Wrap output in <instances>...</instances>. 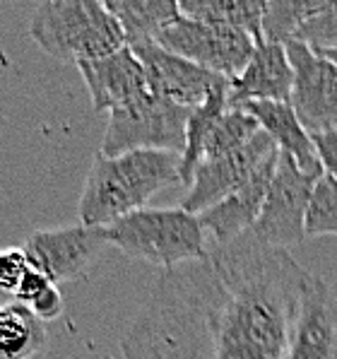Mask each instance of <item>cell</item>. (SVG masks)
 <instances>
[{"instance_id": "1", "label": "cell", "mask_w": 337, "mask_h": 359, "mask_svg": "<svg viewBox=\"0 0 337 359\" xmlns=\"http://www.w3.org/2000/svg\"><path fill=\"white\" fill-rule=\"evenodd\" d=\"M313 275L248 231L162 270L121 340L125 359H287Z\"/></svg>"}, {"instance_id": "2", "label": "cell", "mask_w": 337, "mask_h": 359, "mask_svg": "<svg viewBox=\"0 0 337 359\" xmlns=\"http://www.w3.org/2000/svg\"><path fill=\"white\" fill-rule=\"evenodd\" d=\"M181 181V154L137 150L118 157L97 152L80 196V222L109 227L116 219L142 210L154 193Z\"/></svg>"}, {"instance_id": "3", "label": "cell", "mask_w": 337, "mask_h": 359, "mask_svg": "<svg viewBox=\"0 0 337 359\" xmlns=\"http://www.w3.org/2000/svg\"><path fill=\"white\" fill-rule=\"evenodd\" d=\"M106 244L162 270L191 261H200L209 253L207 231L198 215L184 208H142L102 227Z\"/></svg>"}, {"instance_id": "4", "label": "cell", "mask_w": 337, "mask_h": 359, "mask_svg": "<svg viewBox=\"0 0 337 359\" xmlns=\"http://www.w3.org/2000/svg\"><path fill=\"white\" fill-rule=\"evenodd\" d=\"M29 34L48 56L68 63L106 58L125 46L116 18L97 0H48L32 15Z\"/></svg>"}, {"instance_id": "5", "label": "cell", "mask_w": 337, "mask_h": 359, "mask_svg": "<svg viewBox=\"0 0 337 359\" xmlns=\"http://www.w3.org/2000/svg\"><path fill=\"white\" fill-rule=\"evenodd\" d=\"M191 111L193 109L150 92L147 97L109 114L106 135L99 152L106 157H118V154L137 150L184 154Z\"/></svg>"}, {"instance_id": "6", "label": "cell", "mask_w": 337, "mask_h": 359, "mask_svg": "<svg viewBox=\"0 0 337 359\" xmlns=\"http://www.w3.org/2000/svg\"><path fill=\"white\" fill-rule=\"evenodd\" d=\"M325 176V174H323ZM320 174L303 171L294 157L280 152L277 171L273 176L263 212L251 234L270 248L299 246L306 239V217Z\"/></svg>"}, {"instance_id": "7", "label": "cell", "mask_w": 337, "mask_h": 359, "mask_svg": "<svg viewBox=\"0 0 337 359\" xmlns=\"http://www.w3.org/2000/svg\"><path fill=\"white\" fill-rule=\"evenodd\" d=\"M154 43L226 80H236L244 73L258 46L256 39L246 32L205 25L186 15L171 22Z\"/></svg>"}, {"instance_id": "8", "label": "cell", "mask_w": 337, "mask_h": 359, "mask_svg": "<svg viewBox=\"0 0 337 359\" xmlns=\"http://www.w3.org/2000/svg\"><path fill=\"white\" fill-rule=\"evenodd\" d=\"M287 56L294 68L291 109L311 135L337 130V65L301 41H289Z\"/></svg>"}, {"instance_id": "9", "label": "cell", "mask_w": 337, "mask_h": 359, "mask_svg": "<svg viewBox=\"0 0 337 359\" xmlns=\"http://www.w3.org/2000/svg\"><path fill=\"white\" fill-rule=\"evenodd\" d=\"M102 227H87V224H73L60 229H36L27 236L25 253L29 265L46 275L53 285L77 280L92 268L99 253L104 251Z\"/></svg>"}, {"instance_id": "10", "label": "cell", "mask_w": 337, "mask_h": 359, "mask_svg": "<svg viewBox=\"0 0 337 359\" xmlns=\"http://www.w3.org/2000/svg\"><path fill=\"white\" fill-rule=\"evenodd\" d=\"M275 152H280V147L275 145L268 133L261 130L241 150L202 162L193 174L181 208L191 215H202L205 210L229 198L234 191H239L251 179L253 171Z\"/></svg>"}, {"instance_id": "11", "label": "cell", "mask_w": 337, "mask_h": 359, "mask_svg": "<svg viewBox=\"0 0 337 359\" xmlns=\"http://www.w3.org/2000/svg\"><path fill=\"white\" fill-rule=\"evenodd\" d=\"M132 53L145 65L154 95L171 99L186 109L200 107L214 92L231 87V80L217 73H209V70L176 56L154 41L132 46Z\"/></svg>"}, {"instance_id": "12", "label": "cell", "mask_w": 337, "mask_h": 359, "mask_svg": "<svg viewBox=\"0 0 337 359\" xmlns=\"http://www.w3.org/2000/svg\"><path fill=\"white\" fill-rule=\"evenodd\" d=\"M77 70L85 77L94 111L111 114L152 92L145 65L130 46H123L106 58L82 60L77 63Z\"/></svg>"}, {"instance_id": "13", "label": "cell", "mask_w": 337, "mask_h": 359, "mask_svg": "<svg viewBox=\"0 0 337 359\" xmlns=\"http://www.w3.org/2000/svg\"><path fill=\"white\" fill-rule=\"evenodd\" d=\"M277 162L280 152L270 154L239 191H234L222 203H217V205L205 210L202 215H198L202 227L212 234L217 246L234 244L236 239H241V236L253 229V224L258 222V217L263 212L270 184H273V176L277 171Z\"/></svg>"}, {"instance_id": "14", "label": "cell", "mask_w": 337, "mask_h": 359, "mask_svg": "<svg viewBox=\"0 0 337 359\" xmlns=\"http://www.w3.org/2000/svg\"><path fill=\"white\" fill-rule=\"evenodd\" d=\"M287 359H337V297L318 275L303 294Z\"/></svg>"}, {"instance_id": "15", "label": "cell", "mask_w": 337, "mask_h": 359, "mask_svg": "<svg viewBox=\"0 0 337 359\" xmlns=\"http://www.w3.org/2000/svg\"><path fill=\"white\" fill-rule=\"evenodd\" d=\"M294 87V68L284 43H258L246 70L231 80L229 107L246 102H282L289 104Z\"/></svg>"}, {"instance_id": "16", "label": "cell", "mask_w": 337, "mask_h": 359, "mask_svg": "<svg viewBox=\"0 0 337 359\" xmlns=\"http://www.w3.org/2000/svg\"><path fill=\"white\" fill-rule=\"evenodd\" d=\"M239 109H244L258 121L263 133H268L273 137V142L280 147V152L294 157V162L299 164L303 171L311 174H320L325 171L320 167L318 150L313 145L311 133L303 128V123L296 118L291 104L282 102H246Z\"/></svg>"}, {"instance_id": "17", "label": "cell", "mask_w": 337, "mask_h": 359, "mask_svg": "<svg viewBox=\"0 0 337 359\" xmlns=\"http://www.w3.org/2000/svg\"><path fill=\"white\" fill-rule=\"evenodd\" d=\"M104 8L114 15L125 36V46L152 43L181 15L174 0H106Z\"/></svg>"}, {"instance_id": "18", "label": "cell", "mask_w": 337, "mask_h": 359, "mask_svg": "<svg viewBox=\"0 0 337 359\" xmlns=\"http://www.w3.org/2000/svg\"><path fill=\"white\" fill-rule=\"evenodd\" d=\"M263 5L261 0H181L179 10L205 25L246 32L263 43Z\"/></svg>"}, {"instance_id": "19", "label": "cell", "mask_w": 337, "mask_h": 359, "mask_svg": "<svg viewBox=\"0 0 337 359\" xmlns=\"http://www.w3.org/2000/svg\"><path fill=\"white\" fill-rule=\"evenodd\" d=\"M46 347L43 321L20 302L0 306V359H32Z\"/></svg>"}, {"instance_id": "20", "label": "cell", "mask_w": 337, "mask_h": 359, "mask_svg": "<svg viewBox=\"0 0 337 359\" xmlns=\"http://www.w3.org/2000/svg\"><path fill=\"white\" fill-rule=\"evenodd\" d=\"M229 92L231 87L214 92L205 104H200V107H195L191 111L186 130V150L181 154V184L191 186L193 174H195V169L202 162V147H205L207 135L212 133V128L217 126V121L222 118L226 109H229Z\"/></svg>"}, {"instance_id": "21", "label": "cell", "mask_w": 337, "mask_h": 359, "mask_svg": "<svg viewBox=\"0 0 337 359\" xmlns=\"http://www.w3.org/2000/svg\"><path fill=\"white\" fill-rule=\"evenodd\" d=\"M325 0H270L263 5V41H294L303 22L318 13Z\"/></svg>"}, {"instance_id": "22", "label": "cell", "mask_w": 337, "mask_h": 359, "mask_svg": "<svg viewBox=\"0 0 337 359\" xmlns=\"http://www.w3.org/2000/svg\"><path fill=\"white\" fill-rule=\"evenodd\" d=\"M258 133H261V126H258V121L251 114L239 107H229L222 118L217 121L212 133L207 135L205 147H202V162L241 150Z\"/></svg>"}, {"instance_id": "23", "label": "cell", "mask_w": 337, "mask_h": 359, "mask_svg": "<svg viewBox=\"0 0 337 359\" xmlns=\"http://www.w3.org/2000/svg\"><path fill=\"white\" fill-rule=\"evenodd\" d=\"M306 236H337V181L330 176H323L313 191Z\"/></svg>"}, {"instance_id": "24", "label": "cell", "mask_w": 337, "mask_h": 359, "mask_svg": "<svg viewBox=\"0 0 337 359\" xmlns=\"http://www.w3.org/2000/svg\"><path fill=\"white\" fill-rule=\"evenodd\" d=\"M294 41H301L311 46L313 51H328L337 48V3L325 0V5L313 18L303 22Z\"/></svg>"}, {"instance_id": "25", "label": "cell", "mask_w": 337, "mask_h": 359, "mask_svg": "<svg viewBox=\"0 0 337 359\" xmlns=\"http://www.w3.org/2000/svg\"><path fill=\"white\" fill-rule=\"evenodd\" d=\"M29 270H32V265H29V258H27L25 248H18V246L0 248V292L18 294L22 280L27 278Z\"/></svg>"}, {"instance_id": "26", "label": "cell", "mask_w": 337, "mask_h": 359, "mask_svg": "<svg viewBox=\"0 0 337 359\" xmlns=\"http://www.w3.org/2000/svg\"><path fill=\"white\" fill-rule=\"evenodd\" d=\"M313 137V145L318 150L320 167H323L325 176L337 181V130L330 133H316Z\"/></svg>"}, {"instance_id": "27", "label": "cell", "mask_w": 337, "mask_h": 359, "mask_svg": "<svg viewBox=\"0 0 337 359\" xmlns=\"http://www.w3.org/2000/svg\"><path fill=\"white\" fill-rule=\"evenodd\" d=\"M51 287H56V285H53L51 280L46 278V275H41L39 270L32 268L29 273H27V278L22 280V285H20V290H18V294H15V297H18L20 304H25V306H32V304H34L39 297L46 294Z\"/></svg>"}, {"instance_id": "28", "label": "cell", "mask_w": 337, "mask_h": 359, "mask_svg": "<svg viewBox=\"0 0 337 359\" xmlns=\"http://www.w3.org/2000/svg\"><path fill=\"white\" fill-rule=\"evenodd\" d=\"M63 306H65L63 294H60V290L56 285V287H51V290H48L43 297H39V299L32 304L29 309L36 313L39 318H41L43 323H46V321H56L60 313H63Z\"/></svg>"}, {"instance_id": "29", "label": "cell", "mask_w": 337, "mask_h": 359, "mask_svg": "<svg viewBox=\"0 0 337 359\" xmlns=\"http://www.w3.org/2000/svg\"><path fill=\"white\" fill-rule=\"evenodd\" d=\"M320 56H325L328 60H333V63L337 65V48H328V51H318Z\"/></svg>"}]
</instances>
